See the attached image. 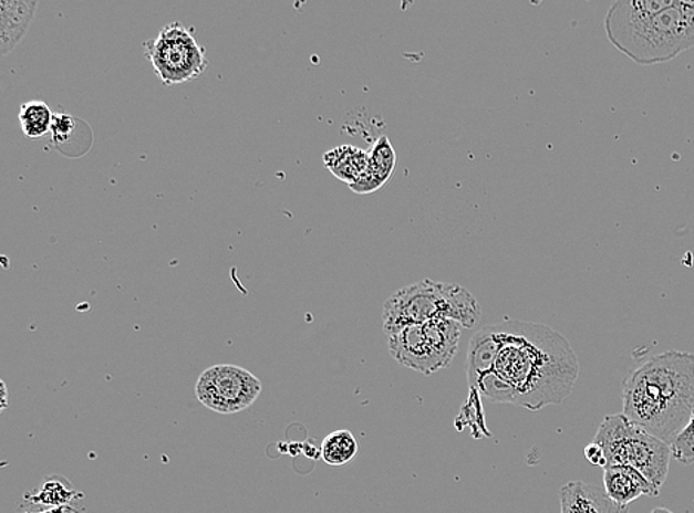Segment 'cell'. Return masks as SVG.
<instances>
[{
    "instance_id": "obj_1",
    "label": "cell",
    "mask_w": 694,
    "mask_h": 513,
    "mask_svg": "<svg viewBox=\"0 0 694 513\" xmlns=\"http://www.w3.org/2000/svg\"><path fill=\"white\" fill-rule=\"evenodd\" d=\"M467 377L469 387L491 402L539 411L563 405L577 385L579 362L561 333L508 320L472 337Z\"/></svg>"
},
{
    "instance_id": "obj_2",
    "label": "cell",
    "mask_w": 694,
    "mask_h": 513,
    "mask_svg": "<svg viewBox=\"0 0 694 513\" xmlns=\"http://www.w3.org/2000/svg\"><path fill=\"white\" fill-rule=\"evenodd\" d=\"M623 415L672 446L694 413V354L666 350L641 364L622 388Z\"/></svg>"
},
{
    "instance_id": "obj_3",
    "label": "cell",
    "mask_w": 694,
    "mask_h": 513,
    "mask_svg": "<svg viewBox=\"0 0 694 513\" xmlns=\"http://www.w3.org/2000/svg\"><path fill=\"white\" fill-rule=\"evenodd\" d=\"M604 29L610 43L634 63H670L694 48V0H619Z\"/></svg>"
},
{
    "instance_id": "obj_4",
    "label": "cell",
    "mask_w": 694,
    "mask_h": 513,
    "mask_svg": "<svg viewBox=\"0 0 694 513\" xmlns=\"http://www.w3.org/2000/svg\"><path fill=\"white\" fill-rule=\"evenodd\" d=\"M442 318L474 328L481 318L480 304L459 284L423 280L391 295L382 311V326L389 336L404 327Z\"/></svg>"
},
{
    "instance_id": "obj_5",
    "label": "cell",
    "mask_w": 694,
    "mask_h": 513,
    "mask_svg": "<svg viewBox=\"0 0 694 513\" xmlns=\"http://www.w3.org/2000/svg\"><path fill=\"white\" fill-rule=\"evenodd\" d=\"M594 442L604 451L608 467L621 464L643 473L650 484L662 491L670 473L671 446L625 415L608 416L595 433Z\"/></svg>"
},
{
    "instance_id": "obj_6",
    "label": "cell",
    "mask_w": 694,
    "mask_h": 513,
    "mask_svg": "<svg viewBox=\"0 0 694 513\" xmlns=\"http://www.w3.org/2000/svg\"><path fill=\"white\" fill-rule=\"evenodd\" d=\"M463 326L452 320H432L389 336L391 357L412 370L433 375L449 366L458 354Z\"/></svg>"
},
{
    "instance_id": "obj_7",
    "label": "cell",
    "mask_w": 694,
    "mask_h": 513,
    "mask_svg": "<svg viewBox=\"0 0 694 513\" xmlns=\"http://www.w3.org/2000/svg\"><path fill=\"white\" fill-rule=\"evenodd\" d=\"M157 77L166 86L184 85L201 76L208 67L204 46L183 23L165 25L155 39L143 45Z\"/></svg>"
},
{
    "instance_id": "obj_8",
    "label": "cell",
    "mask_w": 694,
    "mask_h": 513,
    "mask_svg": "<svg viewBox=\"0 0 694 513\" xmlns=\"http://www.w3.org/2000/svg\"><path fill=\"white\" fill-rule=\"evenodd\" d=\"M261 392V380L235 364L206 368L196 384L197 400L219 415H236L249 409Z\"/></svg>"
},
{
    "instance_id": "obj_9",
    "label": "cell",
    "mask_w": 694,
    "mask_h": 513,
    "mask_svg": "<svg viewBox=\"0 0 694 513\" xmlns=\"http://www.w3.org/2000/svg\"><path fill=\"white\" fill-rule=\"evenodd\" d=\"M603 481L604 493L621 506H628L641 495L657 498L661 494V491L654 489L643 473L631 467H621V464L605 467Z\"/></svg>"
},
{
    "instance_id": "obj_10",
    "label": "cell",
    "mask_w": 694,
    "mask_h": 513,
    "mask_svg": "<svg viewBox=\"0 0 694 513\" xmlns=\"http://www.w3.org/2000/svg\"><path fill=\"white\" fill-rule=\"evenodd\" d=\"M560 513H630L603 490L582 481L568 482L560 491Z\"/></svg>"
},
{
    "instance_id": "obj_11",
    "label": "cell",
    "mask_w": 694,
    "mask_h": 513,
    "mask_svg": "<svg viewBox=\"0 0 694 513\" xmlns=\"http://www.w3.org/2000/svg\"><path fill=\"white\" fill-rule=\"evenodd\" d=\"M34 0H0V52L10 54L25 36L37 14Z\"/></svg>"
},
{
    "instance_id": "obj_12",
    "label": "cell",
    "mask_w": 694,
    "mask_h": 513,
    "mask_svg": "<svg viewBox=\"0 0 694 513\" xmlns=\"http://www.w3.org/2000/svg\"><path fill=\"white\" fill-rule=\"evenodd\" d=\"M395 161H397V157H395L390 139L381 137L373 144L372 150L369 151L366 172L358 181L351 184V190L358 192V195H369V192L380 190L389 181L391 175L394 174Z\"/></svg>"
},
{
    "instance_id": "obj_13",
    "label": "cell",
    "mask_w": 694,
    "mask_h": 513,
    "mask_svg": "<svg viewBox=\"0 0 694 513\" xmlns=\"http://www.w3.org/2000/svg\"><path fill=\"white\" fill-rule=\"evenodd\" d=\"M323 161L338 179L351 186L366 172L369 151L353 146H341L328 151Z\"/></svg>"
},
{
    "instance_id": "obj_14",
    "label": "cell",
    "mask_w": 694,
    "mask_h": 513,
    "mask_svg": "<svg viewBox=\"0 0 694 513\" xmlns=\"http://www.w3.org/2000/svg\"><path fill=\"white\" fill-rule=\"evenodd\" d=\"M28 502L37 506L63 507L72 506L73 500L85 498L74 490L72 484L63 477H50L43 482L42 489L34 494L24 495Z\"/></svg>"
},
{
    "instance_id": "obj_15",
    "label": "cell",
    "mask_w": 694,
    "mask_h": 513,
    "mask_svg": "<svg viewBox=\"0 0 694 513\" xmlns=\"http://www.w3.org/2000/svg\"><path fill=\"white\" fill-rule=\"evenodd\" d=\"M359 454V441L346 429L331 432L320 447V456L329 467H345Z\"/></svg>"
},
{
    "instance_id": "obj_16",
    "label": "cell",
    "mask_w": 694,
    "mask_h": 513,
    "mask_svg": "<svg viewBox=\"0 0 694 513\" xmlns=\"http://www.w3.org/2000/svg\"><path fill=\"white\" fill-rule=\"evenodd\" d=\"M19 118L25 137L41 139L51 134L54 113L51 112L50 105L34 100L21 105Z\"/></svg>"
},
{
    "instance_id": "obj_17",
    "label": "cell",
    "mask_w": 694,
    "mask_h": 513,
    "mask_svg": "<svg viewBox=\"0 0 694 513\" xmlns=\"http://www.w3.org/2000/svg\"><path fill=\"white\" fill-rule=\"evenodd\" d=\"M83 123L77 121L76 117L69 116V114L59 113L54 114V121H52L51 137L52 144L59 150H63V146H68L70 142L79 134V126Z\"/></svg>"
},
{
    "instance_id": "obj_18",
    "label": "cell",
    "mask_w": 694,
    "mask_h": 513,
    "mask_svg": "<svg viewBox=\"0 0 694 513\" xmlns=\"http://www.w3.org/2000/svg\"><path fill=\"white\" fill-rule=\"evenodd\" d=\"M672 458L683 464L694 463V413L687 428L676 437L671 446Z\"/></svg>"
},
{
    "instance_id": "obj_19",
    "label": "cell",
    "mask_w": 694,
    "mask_h": 513,
    "mask_svg": "<svg viewBox=\"0 0 694 513\" xmlns=\"http://www.w3.org/2000/svg\"><path fill=\"white\" fill-rule=\"evenodd\" d=\"M586 458L588 462L591 464H595V467L605 468L608 467V462H605V456L603 449L597 442H591L586 447Z\"/></svg>"
},
{
    "instance_id": "obj_20",
    "label": "cell",
    "mask_w": 694,
    "mask_h": 513,
    "mask_svg": "<svg viewBox=\"0 0 694 513\" xmlns=\"http://www.w3.org/2000/svg\"><path fill=\"white\" fill-rule=\"evenodd\" d=\"M23 513H81L77 507L73 506H63V507H51V509H41V511H29Z\"/></svg>"
},
{
    "instance_id": "obj_21",
    "label": "cell",
    "mask_w": 694,
    "mask_h": 513,
    "mask_svg": "<svg viewBox=\"0 0 694 513\" xmlns=\"http://www.w3.org/2000/svg\"><path fill=\"white\" fill-rule=\"evenodd\" d=\"M0 385H2V410H6V407L8 405V402H7L8 401V398H7L8 397V391H7L6 384H3V381Z\"/></svg>"
},
{
    "instance_id": "obj_22",
    "label": "cell",
    "mask_w": 694,
    "mask_h": 513,
    "mask_svg": "<svg viewBox=\"0 0 694 513\" xmlns=\"http://www.w3.org/2000/svg\"><path fill=\"white\" fill-rule=\"evenodd\" d=\"M652 513H674V512L667 511V509L665 507H656L654 509Z\"/></svg>"
}]
</instances>
